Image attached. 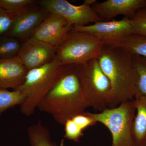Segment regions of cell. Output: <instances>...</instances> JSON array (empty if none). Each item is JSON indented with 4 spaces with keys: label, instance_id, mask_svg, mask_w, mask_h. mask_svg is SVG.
I'll return each instance as SVG.
<instances>
[{
    "label": "cell",
    "instance_id": "6da1fadb",
    "mask_svg": "<svg viewBox=\"0 0 146 146\" xmlns=\"http://www.w3.org/2000/svg\"><path fill=\"white\" fill-rule=\"evenodd\" d=\"M89 106L82 90L76 65H63L49 91L37 109L50 114L64 125L65 122L82 114Z\"/></svg>",
    "mask_w": 146,
    "mask_h": 146
},
{
    "label": "cell",
    "instance_id": "7a4b0ae2",
    "mask_svg": "<svg viewBox=\"0 0 146 146\" xmlns=\"http://www.w3.org/2000/svg\"><path fill=\"white\" fill-rule=\"evenodd\" d=\"M97 58L111 84L112 95L109 108L134 99L137 73L132 55L121 47L104 45Z\"/></svg>",
    "mask_w": 146,
    "mask_h": 146
},
{
    "label": "cell",
    "instance_id": "3957f363",
    "mask_svg": "<svg viewBox=\"0 0 146 146\" xmlns=\"http://www.w3.org/2000/svg\"><path fill=\"white\" fill-rule=\"evenodd\" d=\"M61 66L56 56L50 63L28 72L23 83L14 90L20 91L25 97L20 106L23 115L29 117L34 113L52 87Z\"/></svg>",
    "mask_w": 146,
    "mask_h": 146
},
{
    "label": "cell",
    "instance_id": "277c9868",
    "mask_svg": "<svg viewBox=\"0 0 146 146\" xmlns=\"http://www.w3.org/2000/svg\"><path fill=\"white\" fill-rule=\"evenodd\" d=\"M76 68L82 93L89 107L99 112L109 108L112 95L111 84L97 58L76 65Z\"/></svg>",
    "mask_w": 146,
    "mask_h": 146
},
{
    "label": "cell",
    "instance_id": "5b68a950",
    "mask_svg": "<svg viewBox=\"0 0 146 146\" xmlns=\"http://www.w3.org/2000/svg\"><path fill=\"white\" fill-rule=\"evenodd\" d=\"M87 113L97 123H101L109 129L112 137L111 146H137L132 136L136 115L134 99L98 113Z\"/></svg>",
    "mask_w": 146,
    "mask_h": 146
},
{
    "label": "cell",
    "instance_id": "8992f818",
    "mask_svg": "<svg viewBox=\"0 0 146 146\" xmlns=\"http://www.w3.org/2000/svg\"><path fill=\"white\" fill-rule=\"evenodd\" d=\"M104 45L93 35L73 28L56 48V56L61 66L82 64L97 58Z\"/></svg>",
    "mask_w": 146,
    "mask_h": 146
},
{
    "label": "cell",
    "instance_id": "52a82bcc",
    "mask_svg": "<svg viewBox=\"0 0 146 146\" xmlns=\"http://www.w3.org/2000/svg\"><path fill=\"white\" fill-rule=\"evenodd\" d=\"M37 3L49 12L65 18L73 26L88 25L90 23L103 21L91 7L83 4L75 5L66 0H41Z\"/></svg>",
    "mask_w": 146,
    "mask_h": 146
},
{
    "label": "cell",
    "instance_id": "ba28073f",
    "mask_svg": "<svg viewBox=\"0 0 146 146\" xmlns=\"http://www.w3.org/2000/svg\"><path fill=\"white\" fill-rule=\"evenodd\" d=\"M73 29L93 35L104 45L112 46L133 33L131 20L125 17L119 21H100L84 26H74Z\"/></svg>",
    "mask_w": 146,
    "mask_h": 146
},
{
    "label": "cell",
    "instance_id": "9c48e42d",
    "mask_svg": "<svg viewBox=\"0 0 146 146\" xmlns=\"http://www.w3.org/2000/svg\"><path fill=\"white\" fill-rule=\"evenodd\" d=\"M35 3L26 7L14 14L12 26L6 35L16 38L22 43L32 36L49 13L37 3V5Z\"/></svg>",
    "mask_w": 146,
    "mask_h": 146
},
{
    "label": "cell",
    "instance_id": "30bf717a",
    "mask_svg": "<svg viewBox=\"0 0 146 146\" xmlns=\"http://www.w3.org/2000/svg\"><path fill=\"white\" fill-rule=\"evenodd\" d=\"M56 54L55 48L32 36L22 43L18 56L29 71L50 63Z\"/></svg>",
    "mask_w": 146,
    "mask_h": 146
},
{
    "label": "cell",
    "instance_id": "8fae6325",
    "mask_svg": "<svg viewBox=\"0 0 146 146\" xmlns=\"http://www.w3.org/2000/svg\"><path fill=\"white\" fill-rule=\"evenodd\" d=\"M73 26L56 13H49L32 36L56 49Z\"/></svg>",
    "mask_w": 146,
    "mask_h": 146
},
{
    "label": "cell",
    "instance_id": "7c38bea8",
    "mask_svg": "<svg viewBox=\"0 0 146 146\" xmlns=\"http://www.w3.org/2000/svg\"><path fill=\"white\" fill-rule=\"evenodd\" d=\"M97 15L104 21L123 15L132 19L138 10L146 7V0H107L91 6Z\"/></svg>",
    "mask_w": 146,
    "mask_h": 146
},
{
    "label": "cell",
    "instance_id": "4fadbf2b",
    "mask_svg": "<svg viewBox=\"0 0 146 146\" xmlns=\"http://www.w3.org/2000/svg\"><path fill=\"white\" fill-rule=\"evenodd\" d=\"M28 72L18 56L0 59V87L16 90L23 83Z\"/></svg>",
    "mask_w": 146,
    "mask_h": 146
},
{
    "label": "cell",
    "instance_id": "5bb4252c",
    "mask_svg": "<svg viewBox=\"0 0 146 146\" xmlns=\"http://www.w3.org/2000/svg\"><path fill=\"white\" fill-rule=\"evenodd\" d=\"M136 115L132 126V136L137 146L146 145V96L134 99Z\"/></svg>",
    "mask_w": 146,
    "mask_h": 146
},
{
    "label": "cell",
    "instance_id": "9a60e30c",
    "mask_svg": "<svg viewBox=\"0 0 146 146\" xmlns=\"http://www.w3.org/2000/svg\"><path fill=\"white\" fill-rule=\"evenodd\" d=\"M27 132L31 146H57L52 141L48 128L40 121L30 126Z\"/></svg>",
    "mask_w": 146,
    "mask_h": 146
},
{
    "label": "cell",
    "instance_id": "2e32d148",
    "mask_svg": "<svg viewBox=\"0 0 146 146\" xmlns=\"http://www.w3.org/2000/svg\"><path fill=\"white\" fill-rule=\"evenodd\" d=\"M123 48L130 54L146 58V36L132 33L115 46Z\"/></svg>",
    "mask_w": 146,
    "mask_h": 146
},
{
    "label": "cell",
    "instance_id": "e0dca14e",
    "mask_svg": "<svg viewBox=\"0 0 146 146\" xmlns=\"http://www.w3.org/2000/svg\"><path fill=\"white\" fill-rule=\"evenodd\" d=\"M25 100V97L20 91H10L0 87V116L7 110L16 106H21Z\"/></svg>",
    "mask_w": 146,
    "mask_h": 146
},
{
    "label": "cell",
    "instance_id": "ac0fdd59",
    "mask_svg": "<svg viewBox=\"0 0 146 146\" xmlns=\"http://www.w3.org/2000/svg\"><path fill=\"white\" fill-rule=\"evenodd\" d=\"M132 58L137 73L136 98L139 96H146V58L133 55Z\"/></svg>",
    "mask_w": 146,
    "mask_h": 146
},
{
    "label": "cell",
    "instance_id": "d6986e66",
    "mask_svg": "<svg viewBox=\"0 0 146 146\" xmlns=\"http://www.w3.org/2000/svg\"><path fill=\"white\" fill-rule=\"evenodd\" d=\"M22 42L18 39L4 35L0 36V59L18 56Z\"/></svg>",
    "mask_w": 146,
    "mask_h": 146
},
{
    "label": "cell",
    "instance_id": "ffe728a7",
    "mask_svg": "<svg viewBox=\"0 0 146 146\" xmlns=\"http://www.w3.org/2000/svg\"><path fill=\"white\" fill-rule=\"evenodd\" d=\"M36 2L35 0H0V8L11 14H15L26 7Z\"/></svg>",
    "mask_w": 146,
    "mask_h": 146
},
{
    "label": "cell",
    "instance_id": "44dd1931",
    "mask_svg": "<svg viewBox=\"0 0 146 146\" xmlns=\"http://www.w3.org/2000/svg\"><path fill=\"white\" fill-rule=\"evenodd\" d=\"M63 125L65 129L64 137L68 140L78 143L84 135L83 131L72 119L67 120Z\"/></svg>",
    "mask_w": 146,
    "mask_h": 146
},
{
    "label": "cell",
    "instance_id": "7402d4cb",
    "mask_svg": "<svg viewBox=\"0 0 146 146\" xmlns=\"http://www.w3.org/2000/svg\"><path fill=\"white\" fill-rule=\"evenodd\" d=\"M131 20L133 33L146 36V9L138 10Z\"/></svg>",
    "mask_w": 146,
    "mask_h": 146
},
{
    "label": "cell",
    "instance_id": "603a6c76",
    "mask_svg": "<svg viewBox=\"0 0 146 146\" xmlns=\"http://www.w3.org/2000/svg\"><path fill=\"white\" fill-rule=\"evenodd\" d=\"M14 14L0 8V36L7 35L13 23Z\"/></svg>",
    "mask_w": 146,
    "mask_h": 146
},
{
    "label": "cell",
    "instance_id": "cb8c5ba5",
    "mask_svg": "<svg viewBox=\"0 0 146 146\" xmlns=\"http://www.w3.org/2000/svg\"><path fill=\"white\" fill-rule=\"evenodd\" d=\"M72 119L83 131L89 127L95 125L97 123L87 114V112L76 115Z\"/></svg>",
    "mask_w": 146,
    "mask_h": 146
},
{
    "label": "cell",
    "instance_id": "d4e9b609",
    "mask_svg": "<svg viewBox=\"0 0 146 146\" xmlns=\"http://www.w3.org/2000/svg\"><path fill=\"white\" fill-rule=\"evenodd\" d=\"M96 2H97L96 0H84V1L83 4L91 7V6L93 5Z\"/></svg>",
    "mask_w": 146,
    "mask_h": 146
},
{
    "label": "cell",
    "instance_id": "484cf974",
    "mask_svg": "<svg viewBox=\"0 0 146 146\" xmlns=\"http://www.w3.org/2000/svg\"><path fill=\"white\" fill-rule=\"evenodd\" d=\"M145 9H146V7H145Z\"/></svg>",
    "mask_w": 146,
    "mask_h": 146
},
{
    "label": "cell",
    "instance_id": "4316f807",
    "mask_svg": "<svg viewBox=\"0 0 146 146\" xmlns=\"http://www.w3.org/2000/svg\"></svg>",
    "mask_w": 146,
    "mask_h": 146
}]
</instances>
